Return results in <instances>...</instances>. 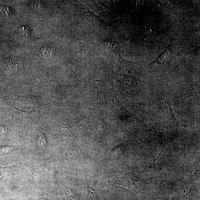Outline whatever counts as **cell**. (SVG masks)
Wrapping results in <instances>:
<instances>
[{
    "label": "cell",
    "instance_id": "6da1fadb",
    "mask_svg": "<svg viewBox=\"0 0 200 200\" xmlns=\"http://www.w3.org/2000/svg\"><path fill=\"white\" fill-rule=\"evenodd\" d=\"M134 177L133 175L127 174L122 177H113L111 182L126 187L133 190L140 197H141L143 194L142 186L140 185V183L134 179Z\"/></svg>",
    "mask_w": 200,
    "mask_h": 200
},
{
    "label": "cell",
    "instance_id": "52a82bcc",
    "mask_svg": "<svg viewBox=\"0 0 200 200\" xmlns=\"http://www.w3.org/2000/svg\"><path fill=\"white\" fill-rule=\"evenodd\" d=\"M19 32L22 36H29L30 34V31L27 26H22L19 29Z\"/></svg>",
    "mask_w": 200,
    "mask_h": 200
},
{
    "label": "cell",
    "instance_id": "ba28073f",
    "mask_svg": "<svg viewBox=\"0 0 200 200\" xmlns=\"http://www.w3.org/2000/svg\"><path fill=\"white\" fill-rule=\"evenodd\" d=\"M52 49L48 47H45L42 49V52L43 55L46 57H50L51 55Z\"/></svg>",
    "mask_w": 200,
    "mask_h": 200
},
{
    "label": "cell",
    "instance_id": "277c9868",
    "mask_svg": "<svg viewBox=\"0 0 200 200\" xmlns=\"http://www.w3.org/2000/svg\"><path fill=\"white\" fill-rule=\"evenodd\" d=\"M87 195L86 200H99L96 190L92 186L87 184Z\"/></svg>",
    "mask_w": 200,
    "mask_h": 200
},
{
    "label": "cell",
    "instance_id": "5b68a950",
    "mask_svg": "<svg viewBox=\"0 0 200 200\" xmlns=\"http://www.w3.org/2000/svg\"><path fill=\"white\" fill-rule=\"evenodd\" d=\"M0 13L5 17H8L12 14V9L7 6H0Z\"/></svg>",
    "mask_w": 200,
    "mask_h": 200
},
{
    "label": "cell",
    "instance_id": "8992f818",
    "mask_svg": "<svg viewBox=\"0 0 200 200\" xmlns=\"http://www.w3.org/2000/svg\"><path fill=\"white\" fill-rule=\"evenodd\" d=\"M104 45L106 48L112 51H116L118 49V44L113 41L110 40L105 41L104 42Z\"/></svg>",
    "mask_w": 200,
    "mask_h": 200
},
{
    "label": "cell",
    "instance_id": "7a4b0ae2",
    "mask_svg": "<svg viewBox=\"0 0 200 200\" xmlns=\"http://www.w3.org/2000/svg\"><path fill=\"white\" fill-rule=\"evenodd\" d=\"M159 106L161 111L167 118L175 122L178 123L174 114L171 102L167 97L164 96L160 97Z\"/></svg>",
    "mask_w": 200,
    "mask_h": 200
},
{
    "label": "cell",
    "instance_id": "3957f363",
    "mask_svg": "<svg viewBox=\"0 0 200 200\" xmlns=\"http://www.w3.org/2000/svg\"><path fill=\"white\" fill-rule=\"evenodd\" d=\"M169 143V141H165L164 143L161 144L158 146L157 148L156 149V150L151 155L150 160L151 165L153 166L155 165L156 160H157L159 157L161 153L162 152L164 147H165Z\"/></svg>",
    "mask_w": 200,
    "mask_h": 200
},
{
    "label": "cell",
    "instance_id": "9c48e42d",
    "mask_svg": "<svg viewBox=\"0 0 200 200\" xmlns=\"http://www.w3.org/2000/svg\"><path fill=\"white\" fill-rule=\"evenodd\" d=\"M123 150H124V148H123L122 146H119L115 149L113 151L115 156L117 157L120 155L123 152Z\"/></svg>",
    "mask_w": 200,
    "mask_h": 200
},
{
    "label": "cell",
    "instance_id": "30bf717a",
    "mask_svg": "<svg viewBox=\"0 0 200 200\" xmlns=\"http://www.w3.org/2000/svg\"><path fill=\"white\" fill-rule=\"evenodd\" d=\"M11 151L10 147H5L3 149H0V153L1 154H7L11 152Z\"/></svg>",
    "mask_w": 200,
    "mask_h": 200
}]
</instances>
